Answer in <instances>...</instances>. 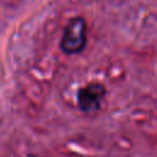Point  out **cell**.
<instances>
[{"mask_svg": "<svg viewBox=\"0 0 157 157\" xmlns=\"http://www.w3.org/2000/svg\"><path fill=\"white\" fill-rule=\"evenodd\" d=\"M87 43L86 37V21L81 16L71 18L63 33L60 40V49L69 55L81 53Z\"/></svg>", "mask_w": 157, "mask_h": 157, "instance_id": "cell-1", "label": "cell"}, {"mask_svg": "<svg viewBox=\"0 0 157 157\" xmlns=\"http://www.w3.org/2000/svg\"><path fill=\"white\" fill-rule=\"evenodd\" d=\"M105 86L101 82H90L80 87L77 91L78 108L86 114H94L101 109L105 97Z\"/></svg>", "mask_w": 157, "mask_h": 157, "instance_id": "cell-2", "label": "cell"}]
</instances>
